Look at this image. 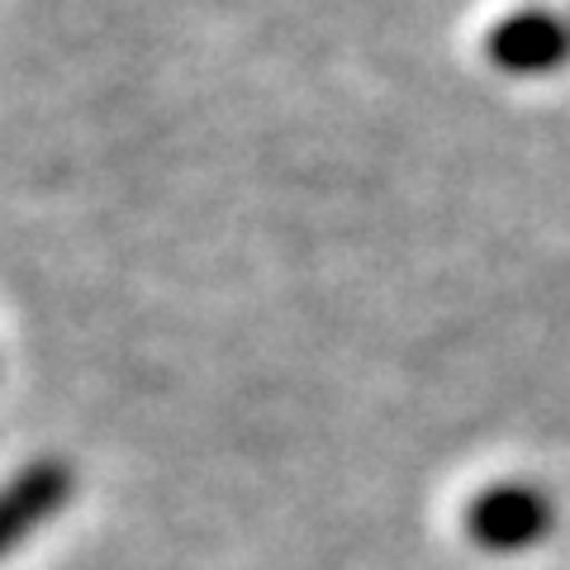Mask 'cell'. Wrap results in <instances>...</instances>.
<instances>
[{"label":"cell","mask_w":570,"mask_h":570,"mask_svg":"<svg viewBox=\"0 0 570 570\" xmlns=\"http://www.w3.org/2000/svg\"><path fill=\"white\" fill-rule=\"evenodd\" d=\"M466 528L485 551H523L551 532V504L532 485H494L466 509Z\"/></svg>","instance_id":"cell-1"},{"label":"cell","mask_w":570,"mask_h":570,"mask_svg":"<svg viewBox=\"0 0 570 570\" xmlns=\"http://www.w3.org/2000/svg\"><path fill=\"white\" fill-rule=\"evenodd\" d=\"M67 494H71V475L58 461H39V466L14 475L0 490V557L10 547H20L39 523H48L67 504Z\"/></svg>","instance_id":"cell-2"},{"label":"cell","mask_w":570,"mask_h":570,"mask_svg":"<svg viewBox=\"0 0 570 570\" xmlns=\"http://www.w3.org/2000/svg\"><path fill=\"white\" fill-rule=\"evenodd\" d=\"M485 52L504 71H551L570 58V29L542 10H528L490 29Z\"/></svg>","instance_id":"cell-3"}]
</instances>
